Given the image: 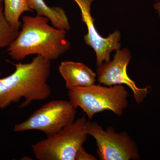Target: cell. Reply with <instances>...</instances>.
Instances as JSON below:
<instances>
[{
  "mask_svg": "<svg viewBox=\"0 0 160 160\" xmlns=\"http://www.w3.org/2000/svg\"><path fill=\"white\" fill-rule=\"evenodd\" d=\"M3 2L6 19L14 28L19 30L22 14L26 12H33L29 7L28 0H3Z\"/></svg>",
  "mask_w": 160,
  "mask_h": 160,
  "instance_id": "cell-11",
  "label": "cell"
},
{
  "mask_svg": "<svg viewBox=\"0 0 160 160\" xmlns=\"http://www.w3.org/2000/svg\"><path fill=\"white\" fill-rule=\"evenodd\" d=\"M131 59V52L129 49L117 50L113 59L98 67L97 80L100 84L106 86L126 85L133 92L136 102L140 104L149 93L150 87L148 86L144 88H139L129 77L127 68Z\"/></svg>",
  "mask_w": 160,
  "mask_h": 160,
  "instance_id": "cell-7",
  "label": "cell"
},
{
  "mask_svg": "<svg viewBox=\"0 0 160 160\" xmlns=\"http://www.w3.org/2000/svg\"><path fill=\"white\" fill-rule=\"evenodd\" d=\"M22 20V30L7 50L13 60L20 61L36 54L53 61L70 49L66 30L49 26L48 18L25 16Z\"/></svg>",
  "mask_w": 160,
  "mask_h": 160,
  "instance_id": "cell-2",
  "label": "cell"
},
{
  "mask_svg": "<svg viewBox=\"0 0 160 160\" xmlns=\"http://www.w3.org/2000/svg\"><path fill=\"white\" fill-rule=\"evenodd\" d=\"M87 122L84 117L79 118L56 134L32 145L34 156L39 160H76L87 140Z\"/></svg>",
  "mask_w": 160,
  "mask_h": 160,
  "instance_id": "cell-4",
  "label": "cell"
},
{
  "mask_svg": "<svg viewBox=\"0 0 160 160\" xmlns=\"http://www.w3.org/2000/svg\"><path fill=\"white\" fill-rule=\"evenodd\" d=\"M154 7L155 9L157 10L160 16V2L155 4Z\"/></svg>",
  "mask_w": 160,
  "mask_h": 160,
  "instance_id": "cell-14",
  "label": "cell"
},
{
  "mask_svg": "<svg viewBox=\"0 0 160 160\" xmlns=\"http://www.w3.org/2000/svg\"><path fill=\"white\" fill-rule=\"evenodd\" d=\"M3 2V0H0V6L2 5V3Z\"/></svg>",
  "mask_w": 160,
  "mask_h": 160,
  "instance_id": "cell-15",
  "label": "cell"
},
{
  "mask_svg": "<svg viewBox=\"0 0 160 160\" xmlns=\"http://www.w3.org/2000/svg\"><path fill=\"white\" fill-rule=\"evenodd\" d=\"M13 73L0 78V110L24 99L19 107L29 106L34 101L48 99L51 93L48 85L51 61L37 55L30 62L12 63Z\"/></svg>",
  "mask_w": 160,
  "mask_h": 160,
  "instance_id": "cell-1",
  "label": "cell"
},
{
  "mask_svg": "<svg viewBox=\"0 0 160 160\" xmlns=\"http://www.w3.org/2000/svg\"><path fill=\"white\" fill-rule=\"evenodd\" d=\"M74 1H75V2H76L77 1H78V0H74Z\"/></svg>",
  "mask_w": 160,
  "mask_h": 160,
  "instance_id": "cell-16",
  "label": "cell"
},
{
  "mask_svg": "<svg viewBox=\"0 0 160 160\" xmlns=\"http://www.w3.org/2000/svg\"><path fill=\"white\" fill-rule=\"evenodd\" d=\"M92 2V0H78L76 2L81 10L82 21L86 24L88 29V32L84 36L85 42L94 50L97 65L99 67L104 62L110 61V54L112 51L120 49L121 33L116 30L106 38L99 34L95 27L94 19L90 13Z\"/></svg>",
  "mask_w": 160,
  "mask_h": 160,
  "instance_id": "cell-8",
  "label": "cell"
},
{
  "mask_svg": "<svg viewBox=\"0 0 160 160\" xmlns=\"http://www.w3.org/2000/svg\"><path fill=\"white\" fill-rule=\"evenodd\" d=\"M87 133L95 140L99 158L101 160L140 159L136 143L125 131L117 132L109 126L105 130L97 122L87 121Z\"/></svg>",
  "mask_w": 160,
  "mask_h": 160,
  "instance_id": "cell-5",
  "label": "cell"
},
{
  "mask_svg": "<svg viewBox=\"0 0 160 160\" xmlns=\"http://www.w3.org/2000/svg\"><path fill=\"white\" fill-rule=\"evenodd\" d=\"M97 160L92 155L89 154L82 147L78 152L76 160Z\"/></svg>",
  "mask_w": 160,
  "mask_h": 160,
  "instance_id": "cell-13",
  "label": "cell"
},
{
  "mask_svg": "<svg viewBox=\"0 0 160 160\" xmlns=\"http://www.w3.org/2000/svg\"><path fill=\"white\" fill-rule=\"evenodd\" d=\"M15 29L7 21L4 13V7L0 6V48L9 47L18 35Z\"/></svg>",
  "mask_w": 160,
  "mask_h": 160,
  "instance_id": "cell-12",
  "label": "cell"
},
{
  "mask_svg": "<svg viewBox=\"0 0 160 160\" xmlns=\"http://www.w3.org/2000/svg\"><path fill=\"white\" fill-rule=\"evenodd\" d=\"M155 1H160V0H155Z\"/></svg>",
  "mask_w": 160,
  "mask_h": 160,
  "instance_id": "cell-17",
  "label": "cell"
},
{
  "mask_svg": "<svg viewBox=\"0 0 160 160\" xmlns=\"http://www.w3.org/2000/svg\"><path fill=\"white\" fill-rule=\"evenodd\" d=\"M29 7L37 15L48 18L52 26L57 29L69 30L70 29L69 19L63 8L49 7L44 0H28Z\"/></svg>",
  "mask_w": 160,
  "mask_h": 160,
  "instance_id": "cell-10",
  "label": "cell"
},
{
  "mask_svg": "<svg viewBox=\"0 0 160 160\" xmlns=\"http://www.w3.org/2000/svg\"><path fill=\"white\" fill-rule=\"evenodd\" d=\"M76 109L69 101H51L37 109L26 121L16 125L14 131L38 130L50 136L74 122Z\"/></svg>",
  "mask_w": 160,
  "mask_h": 160,
  "instance_id": "cell-6",
  "label": "cell"
},
{
  "mask_svg": "<svg viewBox=\"0 0 160 160\" xmlns=\"http://www.w3.org/2000/svg\"><path fill=\"white\" fill-rule=\"evenodd\" d=\"M58 70L68 90L92 86L96 81L97 74L82 63L63 61L60 63Z\"/></svg>",
  "mask_w": 160,
  "mask_h": 160,
  "instance_id": "cell-9",
  "label": "cell"
},
{
  "mask_svg": "<svg viewBox=\"0 0 160 160\" xmlns=\"http://www.w3.org/2000/svg\"><path fill=\"white\" fill-rule=\"evenodd\" d=\"M68 95L73 107L76 109L79 107L91 120L97 113L106 110L121 116L128 107L129 94L123 85L94 84L70 89Z\"/></svg>",
  "mask_w": 160,
  "mask_h": 160,
  "instance_id": "cell-3",
  "label": "cell"
}]
</instances>
